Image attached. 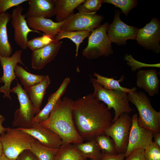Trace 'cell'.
I'll return each mask as SVG.
<instances>
[{
  "label": "cell",
  "instance_id": "6da1fadb",
  "mask_svg": "<svg viewBox=\"0 0 160 160\" xmlns=\"http://www.w3.org/2000/svg\"><path fill=\"white\" fill-rule=\"evenodd\" d=\"M72 108L75 127L83 140L105 134L112 123L110 110L92 94L73 100Z\"/></svg>",
  "mask_w": 160,
  "mask_h": 160
},
{
  "label": "cell",
  "instance_id": "484cf974",
  "mask_svg": "<svg viewBox=\"0 0 160 160\" xmlns=\"http://www.w3.org/2000/svg\"><path fill=\"white\" fill-rule=\"evenodd\" d=\"M15 71L16 77L20 79L24 89L26 92L31 87L40 83L46 77V75L31 73L17 65L15 66Z\"/></svg>",
  "mask_w": 160,
  "mask_h": 160
},
{
  "label": "cell",
  "instance_id": "836d02e7",
  "mask_svg": "<svg viewBox=\"0 0 160 160\" xmlns=\"http://www.w3.org/2000/svg\"><path fill=\"white\" fill-rule=\"evenodd\" d=\"M146 160H160V147L152 141L144 150Z\"/></svg>",
  "mask_w": 160,
  "mask_h": 160
},
{
  "label": "cell",
  "instance_id": "5bb4252c",
  "mask_svg": "<svg viewBox=\"0 0 160 160\" xmlns=\"http://www.w3.org/2000/svg\"><path fill=\"white\" fill-rule=\"evenodd\" d=\"M23 7L19 5L14 8L11 15V24L14 29V39L16 44L23 49H26L28 35L31 32L40 33L31 29L28 26L26 17L23 15Z\"/></svg>",
  "mask_w": 160,
  "mask_h": 160
},
{
  "label": "cell",
  "instance_id": "83f0119b",
  "mask_svg": "<svg viewBox=\"0 0 160 160\" xmlns=\"http://www.w3.org/2000/svg\"><path fill=\"white\" fill-rule=\"evenodd\" d=\"M90 33L91 32L87 31H61L55 36L54 39L60 41L63 38H67L71 40L76 45L75 57H76L78 55L80 45Z\"/></svg>",
  "mask_w": 160,
  "mask_h": 160
},
{
  "label": "cell",
  "instance_id": "4316f807",
  "mask_svg": "<svg viewBox=\"0 0 160 160\" xmlns=\"http://www.w3.org/2000/svg\"><path fill=\"white\" fill-rule=\"evenodd\" d=\"M73 144H62L53 160H87Z\"/></svg>",
  "mask_w": 160,
  "mask_h": 160
},
{
  "label": "cell",
  "instance_id": "2e32d148",
  "mask_svg": "<svg viewBox=\"0 0 160 160\" xmlns=\"http://www.w3.org/2000/svg\"><path fill=\"white\" fill-rule=\"evenodd\" d=\"M62 43V41L54 39L43 47L32 51L31 56L32 68L37 70L43 68L55 58Z\"/></svg>",
  "mask_w": 160,
  "mask_h": 160
},
{
  "label": "cell",
  "instance_id": "ffe728a7",
  "mask_svg": "<svg viewBox=\"0 0 160 160\" xmlns=\"http://www.w3.org/2000/svg\"><path fill=\"white\" fill-rule=\"evenodd\" d=\"M70 80L68 77L63 80L58 89L49 96L47 103L40 112L35 116L33 121L40 123L47 119L55 106L65 92Z\"/></svg>",
  "mask_w": 160,
  "mask_h": 160
},
{
  "label": "cell",
  "instance_id": "30bf717a",
  "mask_svg": "<svg viewBox=\"0 0 160 160\" xmlns=\"http://www.w3.org/2000/svg\"><path fill=\"white\" fill-rule=\"evenodd\" d=\"M138 116L134 114L131 118L132 124L127 148L124 153L125 158L137 149L145 150L153 141V132L139 125Z\"/></svg>",
  "mask_w": 160,
  "mask_h": 160
},
{
  "label": "cell",
  "instance_id": "f1b7e54d",
  "mask_svg": "<svg viewBox=\"0 0 160 160\" xmlns=\"http://www.w3.org/2000/svg\"><path fill=\"white\" fill-rule=\"evenodd\" d=\"M59 149L46 147L36 140L30 150L39 160H53Z\"/></svg>",
  "mask_w": 160,
  "mask_h": 160
},
{
  "label": "cell",
  "instance_id": "44dd1931",
  "mask_svg": "<svg viewBox=\"0 0 160 160\" xmlns=\"http://www.w3.org/2000/svg\"><path fill=\"white\" fill-rule=\"evenodd\" d=\"M50 83L49 76L40 83L30 87L26 91L29 98L35 108L39 113L46 90Z\"/></svg>",
  "mask_w": 160,
  "mask_h": 160
},
{
  "label": "cell",
  "instance_id": "d6986e66",
  "mask_svg": "<svg viewBox=\"0 0 160 160\" xmlns=\"http://www.w3.org/2000/svg\"><path fill=\"white\" fill-rule=\"evenodd\" d=\"M26 20L31 29L37 32L42 31L53 39L61 31V27L65 21L55 22L50 19L42 17H27Z\"/></svg>",
  "mask_w": 160,
  "mask_h": 160
},
{
  "label": "cell",
  "instance_id": "1f68e13d",
  "mask_svg": "<svg viewBox=\"0 0 160 160\" xmlns=\"http://www.w3.org/2000/svg\"><path fill=\"white\" fill-rule=\"evenodd\" d=\"M54 40L49 36L44 34L28 41L27 46L32 51L43 47L49 44Z\"/></svg>",
  "mask_w": 160,
  "mask_h": 160
},
{
  "label": "cell",
  "instance_id": "8992f818",
  "mask_svg": "<svg viewBox=\"0 0 160 160\" xmlns=\"http://www.w3.org/2000/svg\"><path fill=\"white\" fill-rule=\"evenodd\" d=\"M108 24L106 22L94 30L89 36L87 47L83 50V55L89 60L108 57L113 53L111 42L107 33Z\"/></svg>",
  "mask_w": 160,
  "mask_h": 160
},
{
  "label": "cell",
  "instance_id": "d6a6232c",
  "mask_svg": "<svg viewBox=\"0 0 160 160\" xmlns=\"http://www.w3.org/2000/svg\"><path fill=\"white\" fill-rule=\"evenodd\" d=\"M124 59L127 61V65L131 67V69L133 71H138L143 67L160 68L159 63L149 64L142 63L134 59L131 54H126Z\"/></svg>",
  "mask_w": 160,
  "mask_h": 160
},
{
  "label": "cell",
  "instance_id": "603a6c76",
  "mask_svg": "<svg viewBox=\"0 0 160 160\" xmlns=\"http://www.w3.org/2000/svg\"><path fill=\"white\" fill-rule=\"evenodd\" d=\"M85 0H56V19L57 22L64 21L73 13L74 10Z\"/></svg>",
  "mask_w": 160,
  "mask_h": 160
},
{
  "label": "cell",
  "instance_id": "4dcf8cb0",
  "mask_svg": "<svg viewBox=\"0 0 160 160\" xmlns=\"http://www.w3.org/2000/svg\"><path fill=\"white\" fill-rule=\"evenodd\" d=\"M103 3L111 4L121 10V12L127 16L130 11L137 4L136 0H103Z\"/></svg>",
  "mask_w": 160,
  "mask_h": 160
},
{
  "label": "cell",
  "instance_id": "74e56055",
  "mask_svg": "<svg viewBox=\"0 0 160 160\" xmlns=\"http://www.w3.org/2000/svg\"><path fill=\"white\" fill-rule=\"evenodd\" d=\"M17 160H39L30 150L23 151L18 156Z\"/></svg>",
  "mask_w": 160,
  "mask_h": 160
},
{
  "label": "cell",
  "instance_id": "ab89813d",
  "mask_svg": "<svg viewBox=\"0 0 160 160\" xmlns=\"http://www.w3.org/2000/svg\"><path fill=\"white\" fill-rule=\"evenodd\" d=\"M5 119V117L0 114V134L1 135L4 134L9 128H5L3 126V123Z\"/></svg>",
  "mask_w": 160,
  "mask_h": 160
},
{
  "label": "cell",
  "instance_id": "8fae6325",
  "mask_svg": "<svg viewBox=\"0 0 160 160\" xmlns=\"http://www.w3.org/2000/svg\"><path fill=\"white\" fill-rule=\"evenodd\" d=\"M119 10H115L112 23L108 25L107 30L108 36L112 43L118 45H126L129 39L135 40L139 28L129 25L120 19L121 13Z\"/></svg>",
  "mask_w": 160,
  "mask_h": 160
},
{
  "label": "cell",
  "instance_id": "d4e9b609",
  "mask_svg": "<svg viewBox=\"0 0 160 160\" xmlns=\"http://www.w3.org/2000/svg\"><path fill=\"white\" fill-rule=\"evenodd\" d=\"M84 157L91 160H101L103 154L96 143L95 138L86 143L73 144Z\"/></svg>",
  "mask_w": 160,
  "mask_h": 160
},
{
  "label": "cell",
  "instance_id": "9c48e42d",
  "mask_svg": "<svg viewBox=\"0 0 160 160\" xmlns=\"http://www.w3.org/2000/svg\"><path fill=\"white\" fill-rule=\"evenodd\" d=\"M131 124L129 114L123 113L105 131V135L113 140L118 153H124L126 151Z\"/></svg>",
  "mask_w": 160,
  "mask_h": 160
},
{
  "label": "cell",
  "instance_id": "7a4b0ae2",
  "mask_svg": "<svg viewBox=\"0 0 160 160\" xmlns=\"http://www.w3.org/2000/svg\"><path fill=\"white\" fill-rule=\"evenodd\" d=\"M73 101L66 97L61 98L47 119L40 123L57 134L61 138L63 144H74L84 141L78 133L74 122L72 108Z\"/></svg>",
  "mask_w": 160,
  "mask_h": 160
},
{
  "label": "cell",
  "instance_id": "e575fe53",
  "mask_svg": "<svg viewBox=\"0 0 160 160\" xmlns=\"http://www.w3.org/2000/svg\"><path fill=\"white\" fill-rule=\"evenodd\" d=\"M27 0H0V14L6 12L9 9L17 7Z\"/></svg>",
  "mask_w": 160,
  "mask_h": 160
},
{
  "label": "cell",
  "instance_id": "8d00e7d4",
  "mask_svg": "<svg viewBox=\"0 0 160 160\" xmlns=\"http://www.w3.org/2000/svg\"><path fill=\"white\" fill-rule=\"evenodd\" d=\"M124 160H146L144 150L137 149L133 151Z\"/></svg>",
  "mask_w": 160,
  "mask_h": 160
},
{
  "label": "cell",
  "instance_id": "277c9868",
  "mask_svg": "<svg viewBox=\"0 0 160 160\" xmlns=\"http://www.w3.org/2000/svg\"><path fill=\"white\" fill-rule=\"evenodd\" d=\"M90 81L94 89L92 94L93 96L106 105L109 110L112 108L114 110L115 115L112 119V123L122 113L129 114L134 111L129 104L128 93L105 89L92 77Z\"/></svg>",
  "mask_w": 160,
  "mask_h": 160
},
{
  "label": "cell",
  "instance_id": "3957f363",
  "mask_svg": "<svg viewBox=\"0 0 160 160\" xmlns=\"http://www.w3.org/2000/svg\"><path fill=\"white\" fill-rule=\"evenodd\" d=\"M129 102L136 107L139 113L137 121L140 126L152 131L160 132V112L152 107L151 101L146 94L141 91L128 93Z\"/></svg>",
  "mask_w": 160,
  "mask_h": 160
},
{
  "label": "cell",
  "instance_id": "7402d4cb",
  "mask_svg": "<svg viewBox=\"0 0 160 160\" xmlns=\"http://www.w3.org/2000/svg\"><path fill=\"white\" fill-rule=\"evenodd\" d=\"M11 18L8 12L0 14V55L10 57L12 49L8 38L7 25Z\"/></svg>",
  "mask_w": 160,
  "mask_h": 160
},
{
  "label": "cell",
  "instance_id": "52a82bcc",
  "mask_svg": "<svg viewBox=\"0 0 160 160\" xmlns=\"http://www.w3.org/2000/svg\"><path fill=\"white\" fill-rule=\"evenodd\" d=\"M76 9L79 12L73 13L65 21L61 31H87L91 32L99 27L104 17L91 12L81 4Z\"/></svg>",
  "mask_w": 160,
  "mask_h": 160
},
{
  "label": "cell",
  "instance_id": "ac0fdd59",
  "mask_svg": "<svg viewBox=\"0 0 160 160\" xmlns=\"http://www.w3.org/2000/svg\"><path fill=\"white\" fill-rule=\"evenodd\" d=\"M29 7L24 14L26 17L47 18L55 15L56 0H29Z\"/></svg>",
  "mask_w": 160,
  "mask_h": 160
},
{
  "label": "cell",
  "instance_id": "ba28073f",
  "mask_svg": "<svg viewBox=\"0 0 160 160\" xmlns=\"http://www.w3.org/2000/svg\"><path fill=\"white\" fill-rule=\"evenodd\" d=\"M11 92L17 97L20 107L15 111L12 126L28 129L31 127L35 116L39 113L30 100L27 93L17 81V85L11 89Z\"/></svg>",
  "mask_w": 160,
  "mask_h": 160
},
{
  "label": "cell",
  "instance_id": "f35d334b",
  "mask_svg": "<svg viewBox=\"0 0 160 160\" xmlns=\"http://www.w3.org/2000/svg\"><path fill=\"white\" fill-rule=\"evenodd\" d=\"M125 158L124 153H123L113 155L103 154L101 160H124Z\"/></svg>",
  "mask_w": 160,
  "mask_h": 160
},
{
  "label": "cell",
  "instance_id": "60d3db41",
  "mask_svg": "<svg viewBox=\"0 0 160 160\" xmlns=\"http://www.w3.org/2000/svg\"><path fill=\"white\" fill-rule=\"evenodd\" d=\"M153 137L154 138V142L160 147V133L154 132L153 133Z\"/></svg>",
  "mask_w": 160,
  "mask_h": 160
},
{
  "label": "cell",
  "instance_id": "7bdbcfd3",
  "mask_svg": "<svg viewBox=\"0 0 160 160\" xmlns=\"http://www.w3.org/2000/svg\"><path fill=\"white\" fill-rule=\"evenodd\" d=\"M3 154V147L2 143L0 140V157Z\"/></svg>",
  "mask_w": 160,
  "mask_h": 160
},
{
  "label": "cell",
  "instance_id": "5b68a950",
  "mask_svg": "<svg viewBox=\"0 0 160 160\" xmlns=\"http://www.w3.org/2000/svg\"><path fill=\"white\" fill-rule=\"evenodd\" d=\"M4 154L10 159H17L23 151L30 150L31 144L36 140L18 128H9L0 136Z\"/></svg>",
  "mask_w": 160,
  "mask_h": 160
},
{
  "label": "cell",
  "instance_id": "d590c367",
  "mask_svg": "<svg viewBox=\"0 0 160 160\" xmlns=\"http://www.w3.org/2000/svg\"><path fill=\"white\" fill-rule=\"evenodd\" d=\"M103 0H86L82 5L89 11L96 12L101 6Z\"/></svg>",
  "mask_w": 160,
  "mask_h": 160
},
{
  "label": "cell",
  "instance_id": "4fadbf2b",
  "mask_svg": "<svg viewBox=\"0 0 160 160\" xmlns=\"http://www.w3.org/2000/svg\"><path fill=\"white\" fill-rule=\"evenodd\" d=\"M22 52V50H16L10 57L0 55V63L3 71L2 76L0 78V83L4 84L0 87V93H4V97L10 100H12L10 95L11 84L16 77L15 71V66L18 63L24 65L21 60Z\"/></svg>",
  "mask_w": 160,
  "mask_h": 160
},
{
  "label": "cell",
  "instance_id": "9a60e30c",
  "mask_svg": "<svg viewBox=\"0 0 160 160\" xmlns=\"http://www.w3.org/2000/svg\"><path fill=\"white\" fill-rule=\"evenodd\" d=\"M29 134L43 145L50 148L59 149L62 144L60 137L51 129L33 121L30 128H18Z\"/></svg>",
  "mask_w": 160,
  "mask_h": 160
},
{
  "label": "cell",
  "instance_id": "f546056e",
  "mask_svg": "<svg viewBox=\"0 0 160 160\" xmlns=\"http://www.w3.org/2000/svg\"><path fill=\"white\" fill-rule=\"evenodd\" d=\"M95 139L102 154L113 155L118 153L113 140L109 136L101 135L96 137Z\"/></svg>",
  "mask_w": 160,
  "mask_h": 160
},
{
  "label": "cell",
  "instance_id": "cb8c5ba5",
  "mask_svg": "<svg viewBox=\"0 0 160 160\" xmlns=\"http://www.w3.org/2000/svg\"><path fill=\"white\" fill-rule=\"evenodd\" d=\"M93 76L96 77V78H93L94 80L104 88L107 90L128 93L133 92L137 90V88L135 87L129 89L121 86L120 82L123 81L125 79L123 75L118 80L114 79L113 77L109 78L102 76L96 72L94 73Z\"/></svg>",
  "mask_w": 160,
  "mask_h": 160
},
{
  "label": "cell",
  "instance_id": "7c38bea8",
  "mask_svg": "<svg viewBox=\"0 0 160 160\" xmlns=\"http://www.w3.org/2000/svg\"><path fill=\"white\" fill-rule=\"evenodd\" d=\"M135 40L137 44L145 49L151 50L156 54L160 52V22L155 17L139 29Z\"/></svg>",
  "mask_w": 160,
  "mask_h": 160
},
{
  "label": "cell",
  "instance_id": "b9f144b4",
  "mask_svg": "<svg viewBox=\"0 0 160 160\" xmlns=\"http://www.w3.org/2000/svg\"><path fill=\"white\" fill-rule=\"evenodd\" d=\"M0 160H17V159H10L7 157L3 153L2 156L0 157Z\"/></svg>",
  "mask_w": 160,
  "mask_h": 160
},
{
  "label": "cell",
  "instance_id": "e0dca14e",
  "mask_svg": "<svg viewBox=\"0 0 160 160\" xmlns=\"http://www.w3.org/2000/svg\"><path fill=\"white\" fill-rule=\"evenodd\" d=\"M137 86L143 89L150 97L158 94L160 80L156 69L140 70L136 74Z\"/></svg>",
  "mask_w": 160,
  "mask_h": 160
}]
</instances>
